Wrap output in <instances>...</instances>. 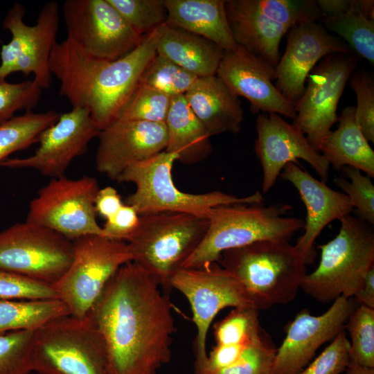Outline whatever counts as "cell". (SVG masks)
<instances>
[{
  "mask_svg": "<svg viewBox=\"0 0 374 374\" xmlns=\"http://www.w3.org/2000/svg\"><path fill=\"white\" fill-rule=\"evenodd\" d=\"M224 0H165L167 25L196 34L224 52L237 48L225 10Z\"/></svg>",
  "mask_w": 374,
  "mask_h": 374,
  "instance_id": "cell-25",
  "label": "cell"
},
{
  "mask_svg": "<svg viewBox=\"0 0 374 374\" xmlns=\"http://www.w3.org/2000/svg\"><path fill=\"white\" fill-rule=\"evenodd\" d=\"M286 35L285 50L276 66L274 85L294 106L305 91L308 75L324 57L355 53L343 39L330 34L317 22L301 24Z\"/></svg>",
  "mask_w": 374,
  "mask_h": 374,
  "instance_id": "cell-18",
  "label": "cell"
},
{
  "mask_svg": "<svg viewBox=\"0 0 374 374\" xmlns=\"http://www.w3.org/2000/svg\"><path fill=\"white\" fill-rule=\"evenodd\" d=\"M184 97L211 136L240 131L244 120L240 100L217 75L197 78Z\"/></svg>",
  "mask_w": 374,
  "mask_h": 374,
  "instance_id": "cell-23",
  "label": "cell"
},
{
  "mask_svg": "<svg viewBox=\"0 0 374 374\" xmlns=\"http://www.w3.org/2000/svg\"><path fill=\"white\" fill-rule=\"evenodd\" d=\"M99 190L98 180L89 175L53 178L30 202L26 221L53 230L72 241L86 235L105 237L94 206Z\"/></svg>",
  "mask_w": 374,
  "mask_h": 374,
  "instance_id": "cell-12",
  "label": "cell"
},
{
  "mask_svg": "<svg viewBox=\"0 0 374 374\" xmlns=\"http://www.w3.org/2000/svg\"><path fill=\"white\" fill-rule=\"evenodd\" d=\"M0 299L34 300L59 299L53 285L0 269Z\"/></svg>",
  "mask_w": 374,
  "mask_h": 374,
  "instance_id": "cell-42",
  "label": "cell"
},
{
  "mask_svg": "<svg viewBox=\"0 0 374 374\" xmlns=\"http://www.w3.org/2000/svg\"><path fill=\"white\" fill-rule=\"evenodd\" d=\"M139 214L130 205L123 204L118 211L106 220L103 227L105 237L127 241L138 227Z\"/></svg>",
  "mask_w": 374,
  "mask_h": 374,
  "instance_id": "cell-45",
  "label": "cell"
},
{
  "mask_svg": "<svg viewBox=\"0 0 374 374\" xmlns=\"http://www.w3.org/2000/svg\"><path fill=\"white\" fill-rule=\"evenodd\" d=\"M323 17H333L345 13L350 7L352 0H317Z\"/></svg>",
  "mask_w": 374,
  "mask_h": 374,
  "instance_id": "cell-49",
  "label": "cell"
},
{
  "mask_svg": "<svg viewBox=\"0 0 374 374\" xmlns=\"http://www.w3.org/2000/svg\"><path fill=\"white\" fill-rule=\"evenodd\" d=\"M249 345L217 344L213 348L210 355L207 356L204 363L200 366H195V374L211 373L231 366L238 360L244 350Z\"/></svg>",
  "mask_w": 374,
  "mask_h": 374,
  "instance_id": "cell-46",
  "label": "cell"
},
{
  "mask_svg": "<svg viewBox=\"0 0 374 374\" xmlns=\"http://www.w3.org/2000/svg\"><path fill=\"white\" fill-rule=\"evenodd\" d=\"M168 287L182 293L191 307L197 328L195 366L207 359V332L220 310L226 307L254 308L240 282L217 262L198 268H181L170 277Z\"/></svg>",
  "mask_w": 374,
  "mask_h": 374,
  "instance_id": "cell-13",
  "label": "cell"
},
{
  "mask_svg": "<svg viewBox=\"0 0 374 374\" xmlns=\"http://www.w3.org/2000/svg\"><path fill=\"white\" fill-rule=\"evenodd\" d=\"M359 58L355 53L324 57L308 75L305 91L294 105L292 124L317 151L321 140L338 121L337 106Z\"/></svg>",
  "mask_w": 374,
  "mask_h": 374,
  "instance_id": "cell-15",
  "label": "cell"
},
{
  "mask_svg": "<svg viewBox=\"0 0 374 374\" xmlns=\"http://www.w3.org/2000/svg\"><path fill=\"white\" fill-rule=\"evenodd\" d=\"M66 315H70L69 310L60 299H0V333L37 330L50 321Z\"/></svg>",
  "mask_w": 374,
  "mask_h": 374,
  "instance_id": "cell-29",
  "label": "cell"
},
{
  "mask_svg": "<svg viewBox=\"0 0 374 374\" xmlns=\"http://www.w3.org/2000/svg\"><path fill=\"white\" fill-rule=\"evenodd\" d=\"M36 330L0 333V374H29Z\"/></svg>",
  "mask_w": 374,
  "mask_h": 374,
  "instance_id": "cell-37",
  "label": "cell"
},
{
  "mask_svg": "<svg viewBox=\"0 0 374 374\" xmlns=\"http://www.w3.org/2000/svg\"><path fill=\"white\" fill-rule=\"evenodd\" d=\"M350 363V343L341 331L323 351L299 374H341Z\"/></svg>",
  "mask_w": 374,
  "mask_h": 374,
  "instance_id": "cell-44",
  "label": "cell"
},
{
  "mask_svg": "<svg viewBox=\"0 0 374 374\" xmlns=\"http://www.w3.org/2000/svg\"><path fill=\"white\" fill-rule=\"evenodd\" d=\"M208 218L182 212L139 215L138 227L126 242L132 261L168 287L170 277L181 269L204 238Z\"/></svg>",
  "mask_w": 374,
  "mask_h": 374,
  "instance_id": "cell-7",
  "label": "cell"
},
{
  "mask_svg": "<svg viewBox=\"0 0 374 374\" xmlns=\"http://www.w3.org/2000/svg\"><path fill=\"white\" fill-rule=\"evenodd\" d=\"M343 177H336L335 184L348 196L357 217L371 225L374 224V185L371 177L362 175L361 171L350 167L342 168Z\"/></svg>",
  "mask_w": 374,
  "mask_h": 374,
  "instance_id": "cell-39",
  "label": "cell"
},
{
  "mask_svg": "<svg viewBox=\"0 0 374 374\" xmlns=\"http://www.w3.org/2000/svg\"><path fill=\"white\" fill-rule=\"evenodd\" d=\"M1 42V39H0V42Z\"/></svg>",
  "mask_w": 374,
  "mask_h": 374,
  "instance_id": "cell-52",
  "label": "cell"
},
{
  "mask_svg": "<svg viewBox=\"0 0 374 374\" xmlns=\"http://www.w3.org/2000/svg\"><path fill=\"white\" fill-rule=\"evenodd\" d=\"M157 53L197 78L216 75L224 51L213 42L164 24L159 28Z\"/></svg>",
  "mask_w": 374,
  "mask_h": 374,
  "instance_id": "cell-27",
  "label": "cell"
},
{
  "mask_svg": "<svg viewBox=\"0 0 374 374\" xmlns=\"http://www.w3.org/2000/svg\"><path fill=\"white\" fill-rule=\"evenodd\" d=\"M338 234L318 245L321 258L317 268L306 274L301 288L322 303L342 296H354L369 269L374 265V231L359 217L348 215L340 220Z\"/></svg>",
  "mask_w": 374,
  "mask_h": 374,
  "instance_id": "cell-5",
  "label": "cell"
},
{
  "mask_svg": "<svg viewBox=\"0 0 374 374\" xmlns=\"http://www.w3.org/2000/svg\"><path fill=\"white\" fill-rule=\"evenodd\" d=\"M256 125L254 151L262 169V193L274 186L287 163H298L299 159L306 161L321 181H328L329 163L294 125L274 113L259 114Z\"/></svg>",
  "mask_w": 374,
  "mask_h": 374,
  "instance_id": "cell-17",
  "label": "cell"
},
{
  "mask_svg": "<svg viewBox=\"0 0 374 374\" xmlns=\"http://www.w3.org/2000/svg\"><path fill=\"white\" fill-rule=\"evenodd\" d=\"M100 132L87 109L72 107L41 133L39 146L33 154L8 158L0 167L31 168L51 179L64 176L71 161L87 151L90 141Z\"/></svg>",
  "mask_w": 374,
  "mask_h": 374,
  "instance_id": "cell-16",
  "label": "cell"
},
{
  "mask_svg": "<svg viewBox=\"0 0 374 374\" xmlns=\"http://www.w3.org/2000/svg\"><path fill=\"white\" fill-rule=\"evenodd\" d=\"M96 170L116 181L131 165L165 150V123L116 120L98 136Z\"/></svg>",
  "mask_w": 374,
  "mask_h": 374,
  "instance_id": "cell-21",
  "label": "cell"
},
{
  "mask_svg": "<svg viewBox=\"0 0 374 374\" xmlns=\"http://www.w3.org/2000/svg\"><path fill=\"white\" fill-rule=\"evenodd\" d=\"M350 86L357 96L355 116L357 122L364 136L374 142V80L365 71L352 73Z\"/></svg>",
  "mask_w": 374,
  "mask_h": 374,
  "instance_id": "cell-43",
  "label": "cell"
},
{
  "mask_svg": "<svg viewBox=\"0 0 374 374\" xmlns=\"http://www.w3.org/2000/svg\"><path fill=\"white\" fill-rule=\"evenodd\" d=\"M177 156L163 151L146 160L127 168L117 179L118 182H131L135 190L126 199L139 215L154 212H182L208 217L215 207L263 202L260 192L237 197L220 190L194 194L177 188L172 179V166Z\"/></svg>",
  "mask_w": 374,
  "mask_h": 374,
  "instance_id": "cell-6",
  "label": "cell"
},
{
  "mask_svg": "<svg viewBox=\"0 0 374 374\" xmlns=\"http://www.w3.org/2000/svg\"><path fill=\"white\" fill-rule=\"evenodd\" d=\"M319 23L327 30L342 37L353 51L372 65L374 64V20L360 10L358 0H352L350 8L333 17H323Z\"/></svg>",
  "mask_w": 374,
  "mask_h": 374,
  "instance_id": "cell-31",
  "label": "cell"
},
{
  "mask_svg": "<svg viewBox=\"0 0 374 374\" xmlns=\"http://www.w3.org/2000/svg\"><path fill=\"white\" fill-rule=\"evenodd\" d=\"M108 1L141 37L166 24L165 0Z\"/></svg>",
  "mask_w": 374,
  "mask_h": 374,
  "instance_id": "cell-36",
  "label": "cell"
},
{
  "mask_svg": "<svg viewBox=\"0 0 374 374\" xmlns=\"http://www.w3.org/2000/svg\"><path fill=\"white\" fill-rule=\"evenodd\" d=\"M73 242L71 264L53 286L70 315L82 319L119 268L132 261V254L126 242L102 235H86Z\"/></svg>",
  "mask_w": 374,
  "mask_h": 374,
  "instance_id": "cell-9",
  "label": "cell"
},
{
  "mask_svg": "<svg viewBox=\"0 0 374 374\" xmlns=\"http://www.w3.org/2000/svg\"><path fill=\"white\" fill-rule=\"evenodd\" d=\"M258 311L253 308H237L214 327L217 344L248 345L262 334Z\"/></svg>",
  "mask_w": 374,
  "mask_h": 374,
  "instance_id": "cell-35",
  "label": "cell"
},
{
  "mask_svg": "<svg viewBox=\"0 0 374 374\" xmlns=\"http://www.w3.org/2000/svg\"><path fill=\"white\" fill-rule=\"evenodd\" d=\"M158 278L132 261L107 283L88 317L105 350L110 374H157L172 356L171 303Z\"/></svg>",
  "mask_w": 374,
  "mask_h": 374,
  "instance_id": "cell-1",
  "label": "cell"
},
{
  "mask_svg": "<svg viewBox=\"0 0 374 374\" xmlns=\"http://www.w3.org/2000/svg\"><path fill=\"white\" fill-rule=\"evenodd\" d=\"M276 353V348L262 335L244 350L233 364L204 374H270Z\"/></svg>",
  "mask_w": 374,
  "mask_h": 374,
  "instance_id": "cell-41",
  "label": "cell"
},
{
  "mask_svg": "<svg viewBox=\"0 0 374 374\" xmlns=\"http://www.w3.org/2000/svg\"><path fill=\"white\" fill-rule=\"evenodd\" d=\"M361 12L368 19L374 20L373 0H358Z\"/></svg>",
  "mask_w": 374,
  "mask_h": 374,
  "instance_id": "cell-50",
  "label": "cell"
},
{
  "mask_svg": "<svg viewBox=\"0 0 374 374\" xmlns=\"http://www.w3.org/2000/svg\"><path fill=\"white\" fill-rule=\"evenodd\" d=\"M31 369L39 374H110L102 339L88 316H62L37 330Z\"/></svg>",
  "mask_w": 374,
  "mask_h": 374,
  "instance_id": "cell-8",
  "label": "cell"
},
{
  "mask_svg": "<svg viewBox=\"0 0 374 374\" xmlns=\"http://www.w3.org/2000/svg\"><path fill=\"white\" fill-rule=\"evenodd\" d=\"M171 98L139 83L121 109L116 120L165 123Z\"/></svg>",
  "mask_w": 374,
  "mask_h": 374,
  "instance_id": "cell-34",
  "label": "cell"
},
{
  "mask_svg": "<svg viewBox=\"0 0 374 374\" xmlns=\"http://www.w3.org/2000/svg\"><path fill=\"white\" fill-rule=\"evenodd\" d=\"M225 10L237 45L276 67L280 43L289 29L262 13L253 0H227Z\"/></svg>",
  "mask_w": 374,
  "mask_h": 374,
  "instance_id": "cell-24",
  "label": "cell"
},
{
  "mask_svg": "<svg viewBox=\"0 0 374 374\" xmlns=\"http://www.w3.org/2000/svg\"><path fill=\"white\" fill-rule=\"evenodd\" d=\"M62 12L66 38L95 58L118 59L135 48L143 37L108 0H66Z\"/></svg>",
  "mask_w": 374,
  "mask_h": 374,
  "instance_id": "cell-14",
  "label": "cell"
},
{
  "mask_svg": "<svg viewBox=\"0 0 374 374\" xmlns=\"http://www.w3.org/2000/svg\"><path fill=\"white\" fill-rule=\"evenodd\" d=\"M344 328L351 339L350 362L374 368V309L360 304L356 306Z\"/></svg>",
  "mask_w": 374,
  "mask_h": 374,
  "instance_id": "cell-33",
  "label": "cell"
},
{
  "mask_svg": "<svg viewBox=\"0 0 374 374\" xmlns=\"http://www.w3.org/2000/svg\"><path fill=\"white\" fill-rule=\"evenodd\" d=\"M345 374H374V368L362 367L350 362Z\"/></svg>",
  "mask_w": 374,
  "mask_h": 374,
  "instance_id": "cell-51",
  "label": "cell"
},
{
  "mask_svg": "<svg viewBox=\"0 0 374 374\" xmlns=\"http://www.w3.org/2000/svg\"><path fill=\"white\" fill-rule=\"evenodd\" d=\"M289 204L263 202L222 205L212 208L206 233L182 268H198L217 262L227 250L262 240L290 241L304 221L287 216Z\"/></svg>",
  "mask_w": 374,
  "mask_h": 374,
  "instance_id": "cell-3",
  "label": "cell"
},
{
  "mask_svg": "<svg viewBox=\"0 0 374 374\" xmlns=\"http://www.w3.org/2000/svg\"><path fill=\"white\" fill-rule=\"evenodd\" d=\"M216 75L238 97L250 103L253 114L274 113L292 119L294 106L278 91L276 67L240 46L224 52Z\"/></svg>",
  "mask_w": 374,
  "mask_h": 374,
  "instance_id": "cell-20",
  "label": "cell"
},
{
  "mask_svg": "<svg viewBox=\"0 0 374 374\" xmlns=\"http://www.w3.org/2000/svg\"><path fill=\"white\" fill-rule=\"evenodd\" d=\"M60 114L54 110L29 111L0 125V165L12 154L37 143L41 133L54 124Z\"/></svg>",
  "mask_w": 374,
  "mask_h": 374,
  "instance_id": "cell-30",
  "label": "cell"
},
{
  "mask_svg": "<svg viewBox=\"0 0 374 374\" xmlns=\"http://www.w3.org/2000/svg\"><path fill=\"white\" fill-rule=\"evenodd\" d=\"M25 13L24 6L15 2L3 19L2 27L10 31L12 37L1 49L0 80H5L15 72H21L26 76L33 74L39 86L46 89L52 81L49 62L57 42L60 8L55 1L46 2L33 26L24 21Z\"/></svg>",
  "mask_w": 374,
  "mask_h": 374,
  "instance_id": "cell-10",
  "label": "cell"
},
{
  "mask_svg": "<svg viewBox=\"0 0 374 374\" xmlns=\"http://www.w3.org/2000/svg\"><path fill=\"white\" fill-rule=\"evenodd\" d=\"M167 144L164 151L186 165L201 162L212 152L211 136L194 114L184 95L173 96L165 121Z\"/></svg>",
  "mask_w": 374,
  "mask_h": 374,
  "instance_id": "cell-28",
  "label": "cell"
},
{
  "mask_svg": "<svg viewBox=\"0 0 374 374\" xmlns=\"http://www.w3.org/2000/svg\"><path fill=\"white\" fill-rule=\"evenodd\" d=\"M354 296L360 305L374 309V265L366 273L359 290Z\"/></svg>",
  "mask_w": 374,
  "mask_h": 374,
  "instance_id": "cell-48",
  "label": "cell"
},
{
  "mask_svg": "<svg viewBox=\"0 0 374 374\" xmlns=\"http://www.w3.org/2000/svg\"><path fill=\"white\" fill-rule=\"evenodd\" d=\"M42 89L33 80L19 83L0 80V125L19 110L31 111L39 101Z\"/></svg>",
  "mask_w": 374,
  "mask_h": 374,
  "instance_id": "cell-40",
  "label": "cell"
},
{
  "mask_svg": "<svg viewBox=\"0 0 374 374\" xmlns=\"http://www.w3.org/2000/svg\"><path fill=\"white\" fill-rule=\"evenodd\" d=\"M73 242L29 222L0 231V269L54 285L69 267Z\"/></svg>",
  "mask_w": 374,
  "mask_h": 374,
  "instance_id": "cell-11",
  "label": "cell"
},
{
  "mask_svg": "<svg viewBox=\"0 0 374 374\" xmlns=\"http://www.w3.org/2000/svg\"><path fill=\"white\" fill-rule=\"evenodd\" d=\"M280 176L294 186L305 206L304 232L295 246L306 264H312L316 256L314 242L320 233L331 222L350 215L353 206L346 195L332 189L295 163H287Z\"/></svg>",
  "mask_w": 374,
  "mask_h": 374,
  "instance_id": "cell-22",
  "label": "cell"
},
{
  "mask_svg": "<svg viewBox=\"0 0 374 374\" xmlns=\"http://www.w3.org/2000/svg\"><path fill=\"white\" fill-rule=\"evenodd\" d=\"M217 262L240 282L258 311L294 300L307 274L305 258L289 241L262 240L227 250Z\"/></svg>",
  "mask_w": 374,
  "mask_h": 374,
  "instance_id": "cell-4",
  "label": "cell"
},
{
  "mask_svg": "<svg viewBox=\"0 0 374 374\" xmlns=\"http://www.w3.org/2000/svg\"><path fill=\"white\" fill-rule=\"evenodd\" d=\"M159 28L145 35L124 56L106 60L91 57L67 38L54 46L50 70L60 82V95L72 107L86 109L102 131L118 114L139 83L144 70L157 54Z\"/></svg>",
  "mask_w": 374,
  "mask_h": 374,
  "instance_id": "cell-2",
  "label": "cell"
},
{
  "mask_svg": "<svg viewBox=\"0 0 374 374\" xmlns=\"http://www.w3.org/2000/svg\"><path fill=\"white\" fill-rule=\"evenodd\" d=\"M265 15L289 30L303 23L323 18L317 0H253Z\"/></svg>",
  "mask_w": 374,
  "mask_h": 374,
  "instance_id": "cell-38",
  "label": "cell"
},
{
  "mask_svg": "<svg viewBox=\"0 0 374 374\" xmlns=\"http://www.w3.org/2000/svg\"><path fill=\"white\" fill-rule=\"evenodd\" d=\"M123 204L117 190L112 186H106L98 190L94 206L97 215L107 220L116 214Z\"/></svg>",
  "mask_w": 374,
  "mask_h": 374,
  "instance_id": "cell-47",
  "label": "cell"
},
{
  "mask_svg": "<svg viewBox=\"0 0 374 374\" xmlns=\"http://www.w3.org/2000/svg\"><path fill=\"white\" fill-rule=\"evenodd\" d=\"M355 307V299L341 296L321 315L314 316L305 310L299 313L276 349L270 374H299L321 345L344 330Z\"/></svg>",
  "mask_w": 374,
  "mask_h": 374,
  "instance_id": "cell-19",
  "label": "cell"
},
{
  "mask_svg": "<svg viewBox=\"0 0 374 374\" xmlns=\"http://www.w3.org/2000/svg\"><path fill=\"white\" fill-rule=\"evenodd\" d=\"M197 78L192 73L157 53L142 73L139 84L173 97L184 95Z\"/></svg>",
  "mask_w": 374,
  "mask_h": 374,
  "instance_id": "cell-32",
  "label": "cell"
},
{
  "mask_svg": "<svg viewBox=\"0 0 374 374\" xmlns=\"http://www.w3.org/2000/svg\"><path fill=\"white\" fill-rule=\"evenodd\" d=\"M337 123L320 142L319 152L337 170L350 166L373 177L374 151L357 122L355 107L343 109Z\"/></svg>",
  "mask_w": 374,
  "mask_h": 374,
  "instance_id": "cell-26",
  "label": "cell"
}]
</instances>
